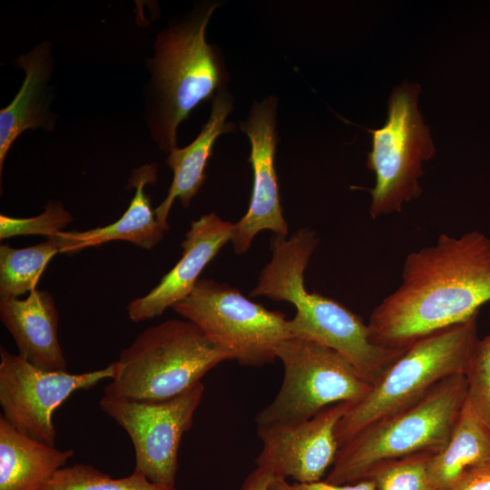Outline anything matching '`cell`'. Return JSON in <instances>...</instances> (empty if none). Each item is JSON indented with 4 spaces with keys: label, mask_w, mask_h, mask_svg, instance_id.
I'll use <instances>...</instances> for the list:
<instances>
[{
    "label": "cell",
    "mask_w": 490,
    "mask_h": 490,
    "mask_svg": "<svg viewBox=\"0 0 490 490\" xmlns=\"http://www.w3.org/2000/svg\"><path fill=\"white\" fill-rule=\"evenodd\" d=\"M172 309L243 366L274 362L279 343L292 338L282 312L270 310L238 289L212 279H199L190 295Z\"/></svg>",
    "instance_id": "ba28073f"
},
{
    "label": "cell",
    "mask_w": 490,
    "mask_h": 490,
    "mask_svg": "<svg viewBox=\"0 0 490 490\" xmlns=\"http://www.w3.org/2000/svg\"><path fill=\"white\" fill-rule=\"evenodd\" d=\"M431 454H417L377 466L367 479L377 490H436L428 473Z\"/></svg>",
    "instance_id": "603a6c76"
},
{
    "label": "cell",
    "mask_w": 490,
    "mask_h": 490,
    "mask_svg": "<svg viewBox=\"0 0 490 490\" xmlns=\"http://www.w3.org/2000/svg\"><path fill=\"white\" fill-rule=\"evenodd\" d=\"M38 490H176L149 481L133 470L125 477L113 478L86 464L65 466Z\"/></svg>",
    "instance_id": "7402d4cb"
},
{
    "label": "cell",
    "mask_w": 490,
    "mask_h": 490,
    "mask_svg": "<svg viewBox=\"0 0 490 490\" xmlns=\"http://www.w3.org/2000/svg\"><path fill=\"white\" fill-rule=\"evenodd\" d=\"M74 455L21 433L0 415V490H38Z\"/></svg>",
    "instance_id": "d6986e66"
},
{
    "label": "cell",
    "mask_w": 490,
    "mask_h": 490,
    "mask_svg": "<svg viewBox=\"0 0 490 490\" xmlns=\"http://www.w3.org/2000/svg\"><path fill=\"white\" fill-rule=\"evenodd\" d=\"M277 100L267 97L254 101L240 130L250 143V162L253 185L247 212L233 226L231 241L236 253H244L254 237L261 230H270L286 237L289 232L280 205L275 152Z\"/></svg>",
    "instance_id": "4fadbf2b"
},
{
    "label": "cell",
    "mask_w": 490,
    "mask_h": 490,
    "mask_svg": "<svg viewBox=\"0 0 490 490\" xmlns=\"http://www.w3.org/2000/svg\"><path fill=\"white\" fill-rule=\"evenodd\" d=\"M419 86L402 83L391 93L386 123L375 130L367 165L375 172L370 190L372 219L399 212L421 194L422 163L435 154L428 128L417 108Z\"/></svg>",
    "instance_id": "9c48e42d"
},
{
    "label": "cell",
    "mask_w": 490,
    "mask_h": 490,
    "mask_svg": "<svg viewBox=\"0 0 490 490\" xmlns=\"http://www.w3.org/2000/svg\"><path fill=\"white\" fill-rule=\"evenodd\" d=\"M233 226L215 213L191 221L181 243V258L150 292L128 304L130 319L139 322L159 317L189 296L203 269L231 240Z\"/></svg>",
    "instance_id": "5bb4252c"
},
{
    "label": "cell",
    "mask_w": 490,
    "mask_h": 490,
    "mask_svg": "<svg viewBox=\"0 0 490 490\" xmlns=\"http://www.w3.org/2000/svg\"><path fill=\"white\" fill-rule=\"evenodd\" d=\"M490 462V434L465 402L446 446L430 456L429 478L436 490H446L466 471Z\"/></svg>",
    "instance_id": "ffe728a7"
},
{
    "label": "cell",
    "mask_w": 490,
    "mask_h": 490,
    "mask_svg": "<svg viewBox=\"0 0 490 490\" xmlns=\"http://www.w3.org/2000/svg\"><path fill=\"white\" fill-rule=\"evenodd\" d=\"M233 108V99L225 89L211 100V114L198 136L186 147L175 148L169 152L167 164L173 172V179L167 196L154 210L159 222L169 228L167 219L171 208L179 199L187 208L205 180V167L213 145L220 135L234 130L227 117Z\"/></svg>",
    "instance_id": "ac0fdd59"
},
{
    "label": "cell",
    "mask_w": 490,
    "mask_h": 490,
    "mask_svg": "<svg viewBox=\"0 0 490 490\" xmlns=\"http://www.w3.org/2000/svg\"><path fill=\"white\" fill-rule=\"evenodd\" d=\"M0 319L20 357L44 370L66 371L58 338V311L48 291L34 289L24 299H0Z\"/></svg>",
    "instance_id": "9a60e30c"
},
{
    "label": "cell",
    "mask_w": 490,
    "mask_h": 490,
    "mask_svg": "<svg viewBox=\"0 0 490 490\" xmlns=\"http://www.w3.org/2000/svg\"><path fill=\"white\" fill-rule=\"evenodd\" d=\"M217 2L197 4L186 18L157 36L149 59L151 80L148 122L159 147L176 148L177 130L201 103L226 88L229 75L216 46L206 41V28Z\"/></svg>",
    "instance_id": "3957f363"
},
{
    "label": "cell",
    "mask_w": 490,
    "mask_h": 490,
    "mask_svg": "<svg viewBox=\"0 0 490 490\" xmlns=\"http://www.w3.org/2000/svg\"><path fill=\"white\" fill-rule=\"evenodd\" d=\"M115 373V361L103 368L81 374L44 370L1 347V415L21 433L54 446L55 409L75 391L112 379Z\"/></svg>",
    "instance_id": "8fae6325"
},
{
    "label": "cell",
    "mask_w": 490,
    "mask_h": 490,
    "mask_svg": "<svg viewBox=\"0 0 490 490\" xmlns=\"http://www.w3.org/2000/svg\"><path fill=\"white\" fill-rule=\"evenodd\" d=\"M73 220L71 213L59 201H50L44 211L30 218L0 215V240L16 236L56 237Z\"/></svg>",
    "instance_id": "d4e9b609"
},
{
    "label": "cell",
    "mask_w": 490,
    "mask_h": 490,
    "mask_svg": "<svg viewBox=\"0 0 490 490\" xmlns=\"http://www.w3.org/2000/svg\"><path fill=\"white\" fill-rule=\"evenodd\" d=\"M446 490H490V462L466 471Z\"/></svg>",
    "instance_id": "4316f807"
},
{
    "label": "cell",
    "mask_w": 490,
    "mask_h": 490,
    "mask_svg": "<svg viewBox=\"0 0 490 490\" xmlns=\"http://www.w3.org/2000/svg\"><path fill=\"white\" fill-rule=\"evenodd\" d=\"M270 490H377L371 479L362 480L354 484L335 485L324 481L307 483H289L286 479L274 477L270 485Z\"/></svg>",
    "instance_id": "484cf974"
},
{
    "label": "cell",
    "mask_w": 490,
    "mask_h": 490,
    "mask_svg": "<svg viewBox=\"0 0 490 490\" xmlns=\"http://www.w3.org/2000/svg\"><path fill=\"white\" fill-rule=\"evenodd\" d=\"M349 405L334 404L301 422L258 425L262 449L256 458L257 467L277 478L291 477L300 483L321 480L337 457L336 427Z\"/></svg>",
    "instance_id": "7c38bea8"
},
{
    "label": "cell",
    "mask_w": 490,
    "mask_h": 490,
    "mask_svg": "<svg viewBox=\"0 0 490 490\" xmlns=\"http://www.w3.org/2000/svg\"><path fill=\"white\" fill-rule=\"evenodd\" d=\"M465 376L466 404L490 434V334L477 340Z\"/></svg>",
    "instance_id": "cb8c5ba5"
},
{
    "label": "cell",
    "mask_w": 490,
    "mask_h": 490,
    "mask_svg": "<svg viewBox=\"0 0 490 490\" xmlns=\"http://www.w3.org/2000/svg\"><path fill=\"white\" fill-rule=\"evenodd\" d=\"M51 54L49 44L43 42L16 61V66L24 71V78L13 101L0 111V173L9 149L24 131L54 130L55 116L49 109L48 90Z\"/></svg>",
    "instance_id": "e0dca14e"
},
{
    "label": "cell",
    "mask_w": 490,
    "mask_h": 490,
    "mask_svg": "<svg viewBox=\"0 0 490 490\" xmlns=\"http://www.w3.org/2000/svg\"><path fill=\"white\" fill-rule=\"evenodd\" d=\"M273 478L271 474L257 467L245 478L240 490H270Z\"/></svg>",
    "instance_id": "83f0119b"
},
{
    "label": "cell",
    "mask_w": 490,
    "mask_h": 490,
    "mask_svg": "<svg viewBox=\"0 0 490 490\" xmlns=\"http://www.w3.org/2000/svg\"><path fill=\"white\" fill-rule=\"evenodd\" d=\"M277 358L284 365L282 385L273 401L257 414V426L308 420L334 404L358 403L372 387L347 358L309 339L283 340Z\"/></svg>",
    "instance_id": "52a82bcc"
},
{
    "label": "cell",
    "mask_w": 490,
    "mask_h": 490,
    "mask_svg": "<svg viewBox=\"0 0 490 490\" xmlns=\"http://www.w3.org/2000/svg\"><path fill=\"white\" fill-rule=\"evenodd\" d=\"M230 355L190 320L167 319L141 332L115 361L103 395L164 400L201 383Z\"/></svg>",
    "instance_id": "5b68a950"
},
{
    "label": "cell",
    "mask_w": 490,
    "mask_h": 490,
    "mask_svg": "<svg viewBox=\"0 0 490 490\" xmlns=\"http://www.w3.org/2000/svg\"><path fill=\"white\" fill-rule=\"evenodd\" d=\"M490 301V239L478 230L441 234L405 259L402 282L372 311L371 341L404 350L434 332L477 317Z\"/></svg>",
    "instance_id": "6da1fadb"
},
{
    "label": "cell",
    "mask_w": 490,
    "mask_h": 490,
    "mask_svg": "<svg viewBox=\"0 0 490 490\" xmlns=\"http://www.w3.org/2000/svg\"><path fill=\"white\" fill-rule=\"evenodd\" d=\"M157 164H144L132 171L128 188L135 193L123 214L115 221L103 227L83 231H62L56 237L60 253H74L83 249L96 247L113 240L131 242L140 248L152 250L163 238L169 228L162 225L145 193L147 184L157 181Z\"/></svg>",
    "instance_id": "2e32d148"
},
{
    "label": "cell",
    "mask_w": 490,
    "mask_h": 490,
    "mask_svg": "<svg viewBox=\"0 0 490 490\" xmlns=\"http://www.w3.org/2000/svg\"><path fill=\"white\" fill-rule=\"evenodd\" d=\"M466 389L465 374L451 376L415 403L361 429L339 447L325 481L354 484L366 480L380 464L437 453L457 423Z\"/></svg>",
    "instance_id": "277c9868"
},
{
    "label": "cell",
    "mask_w": 490,
    "mask_h": 490,
    "mask_svg": "<svg viewBox=\"0 0 490 490\" xmlns=\"http://www.w3.org/2000/svg\"><path fill=\"white\" fill-rule=\"evenodd\" d=\"M204 386L164 400H138L103 395L99 406L130 436L135 471L149 481L175 487L178 454L183 435L191 427Z\"/></svg>",
    "instance_id": "30bf717a"
},
{
    "label": "cell",
    "mask_w": 490,
    "mask_h": 490,
    "mask_svg": "<svg viewBox=\"0 0 490 490\" xmlns=\"http://www.w3.org/2000/svg\"><path fill=\"white\" fill-rule=\"evenodd\" d=\"M318 244L314 231L298 230L289 239L276 235L272 256L260 271L251 296L288 301L296 308L289 319L292 337L327 346L347 358L361 377L373 386L405 351L374 344L368 325L340 303L306 289L304 272Z\"/></svg>",
    "instance_id": "7a4b0ae2"
},
{
    "label": "cell",
    "mask_w": 490,
    "mask_h": 490,
    "mask_svg": "<svg viewBox=\"0 0 490 490\" xmlns=\"http://www.w3.org/2000/svg\"><path fill=\"white\" fill-rule=\"evenodd\" d=\"M478 339L475 317L411 344L363 399L349 405L336 427L339 447L368 425L415 403L445 378L465 374Z\"/></svg>",
    "instance_id": "8992f818"
},
{
    "label": "cell",
    "mask_w": 490,
    "mask_h": 490,
    "mask_svg": "<svg viewBox=\"0 0 490 490\" xmlns=\"http://www.w3.org/2000/svg\"><path fill=\"white\" fill-rule=\"evenodd\" d=\"M60 253L57 237L26 248L0 246V299L19 298L35 289L49 261Z\"/></svg>",
    "instance_id": "44dd1931"
}]
</instances>
